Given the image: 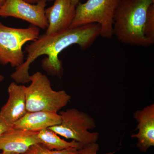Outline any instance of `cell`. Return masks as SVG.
<instances>
[{
	"label": "cell",
	"mask_w": 154,
	"mask_h": 154,
	"mask_svg": "<svg viewBox=\"0 0 154 154\" xmlns=\"http://www.w3.org/2000/svg\"><path fill=\"white\" fill-rule=\"evenodd\" d=\"M101 28L97 23H91L62 32L39 35L25 48L27 57L22 65L16 68L11 78L17 84L30 82L29 69L30 64L42 55H47L42 61V69L48 75L61 78L63 73L61 61L58 55L64 50L73 45H78L82 50L88 49L100 36Z\"/></svg>",
	"instance_id": "1"
},
{
	"label": "cell",
	"mask_w": 154,
	"mask_h": 154,
	"mask_svg": "<svg viewBox=\"0 0 154 154\" xmlns=\"http://www.w3.org/2000/svg\"><path fill=\"white\" fill-rule=\"evenodd\" d=\"M154 0H121L114 14L113 32L119 41L130 45L148 47L143 28L149 7Z\"/></svg>",
	"instance_id": "2"
},
{
	"label": "cell",
	"mask_w": 154,
	"mask_h": 154,
	"mask_svg": "<svg viewBox=\"0 0 154 154\" xmlns=\"http://www.w3.org/2000/svg\"><path fill=\"white\" fill-rule=\"evenodd\" d=\"M31 83L25 86L27 112H56L66 106L71 96L66 91H54L47 76L39 72L30 75Z\"/></svg>",
	"instance_id": "3"
},
{
	"label": "cell",
	"mask_w": 154,
	"mask_h": 154,
	"mask_svg": "<svg viewBox=\"0 0 154 154\" xmlns=\"http://www.w3.org/2000/svg\"><path fill=\"white\" fill-rule=\"evenodd\" d=\"M121 0H87L76 6L75 15L69 28L97 23L101 28L100 36L112 38L113 19L116 10Z\"/></svg>",
	"instance_id": "4"
},
{
	"label": "cell",
	"mask_w": 154,
	"mask_h": 154,
	"mask_svg": "<svg viewBox=\"0 0 154 154\" xmlns=\"http://www.w3.org/2000/svg\"><path fill=\"white\" fill-rule=\"evenodd\" d=\"M40 29L31 25L28 28H11L0 21V64H10L15 68L25 62L23 45L39 36Z\"/></svg>",
	"instance_id": "5"
},
{
	"label": "cell",
	"mask_w": 154,
	"mask_h": 154,
	"mask_svg": "<svg viewBox=\"0 0 154 154\" xmlns=\"http://www.w3.org/2000/svg\"><path fill=\"white\" fill-rule=\"evenodd\" d=\"M60 124L49 127L57 134L79 143L82 145L96 143L99 138L98 132H91L89 130L96 127L94 119L88 114L75 108L59 112Z\"/></svg>",
	"instance_id": "6"
},
{
	"label": "cell",
	"mask_w": 154,
	"mask_h": 154,
	"mask_svg": "<svg viewBox=\"0 0 154 154\" xmlns=\"http://www.w3.org/2000/svg\"><path fill=\"white\" fill-rule=\"evenodd\" d=\"M46 6L44 1L32 4L24 0H5L0 8V17L22 19L39 29L46 30L48 23L45 15Z\"/></svg>",
	"instance_id": "7"
},
{
	"label": "cell",
	"mask_w": 154,
	"mask_h": 154,
	"mask_svg": "<svg viewBox=\"0 0 154 154\" xmlns=\"http://www.w3.org/2000/svg\"><path fill=\"white\" fill-rule=\"evenodd\" d=\"M76 6L71 0H54L53 5L45 9L48 26L45 34L52 35L69 28L75 15Z\"/></svg>",
	"instance_id": "8"
},
{
	"label": "cell",
	"mask_w": 154,
	"mask_h": 154,
	"mask_svg": "<svg viewBox=\"0 0 154 154\" xmlns=\"http://www.w3.org/2000/svg\"><path fill=\"white\" fill-rule=\"evenodd\" d=\"M38 132L12 127L0 136V151L24 154L31 146L39 143Z\"/></svg>",
	"instance_id": "9"
},
{
	"label": "cell",
	"mask_w": 154,
	"mask_h": 154,
	"mask_svg": "<svg viewBox=\"0 0 154 154\" xmlns=\"http://www.w3.org/2000/svg\"><path fill=\"white\" fill-rule=\"evenodd\" d=\"M137 121L138 132L131 137L137 140V146L141 152H146L154 146V104L137 110L134 114Z\"/></svg>",
	"instance_id": "10"
},
{
	"label": "cell",
	"mask_w": 154,
	"mask_h": 154,
	"mask_svg": "<svg viewBox=\"0 0 154 154\" xmlns=\"http://www.w3.org/2000/svg\"><path fill=\"white\" fill-rule=\"evenodd\" d=\"M9 98L0 110V116L13 125L27 113L25 86L19 85L15 82L8 88Z\"/></svg>",
	"instance_id": "11"
},
{
	"label": "cell",
	"mask_w": 154,
	"mask_h": 154,
	"mask_svg": "<svg viewBox=\"0 0 154 154\" xmlns=\"http://www.w3.org/2000/svg\"><path fill=\"white\" fill-rule=\"evenodd\" d=\"M61 118L56 112L47 111L27 112L13 124L14 128L38 132L60 124Z\"/></svg>",
	"instance_id": "12"
},
{
	"label": "cell",
	"mask_w": 154,
	"mask_h": 154,
	"mask_svg": "<svg viewBox=\"0 0 154 154\" xmlns=\"http://www.w3.org/2000/svg\"><path fill=\"white\" fill-rule=\"evenodd\" d=\"M37 137L39 143L50 150H61L70 148L80 149L83 147L82 144L76 141L68 142L62 139L49 128L38 131Z\"/></svg>",
	"instance_id": "13"
},
{
	"label": "cell",
	"mask_w": 154,
	"mask_h": 154,
	"mask_svg": "<svg viewBox=\"0 0 154 154\" xmlns=\"http://www.w3.org/2000/svg\"><path fill=\"white\" fill-rule=\"evenodd\" d=\"M79 149L75 148L56 150H50L40 143L33 145L23 154H79Z\"/></svg>",
	"instance_id": "14"
},
{
	"label": "cell",
	"mask_w": 154,
	"mask_h": 154,
	"mask_svg": "<svg viewBox=\"0 0 154 154\" xmlns=\"http://www.w3.org/2000/svg\"><path fill=\"white\" fill-rule=\"evenodd\" d=\"M143 34L146 38L152 44L154 43V4L149 7L143 28Z\"/></svg>",
	"instance_id": "15"
},
{
	"label": "cell",
	"mask_w": 154,
	"mask_h": 154,
	"mask_svg": "<svg viewBox=\"0 0 154 154\" xmlns=\"http://www.w3.org/2000/svg\"><path fill=\"white\" fill-rule=\"evenodd\" d=\"M99 145L96 143L88 144L78 149L79 154H97ZM115 152H110L105 154H114Z\"/></svg>",
	"instance_id": "16"
},
{
	"label": "cell",
	"mask_w": 154,
	"mask_h": 154,
	"mask_svg": "<svg viewBox=\"0 0 154 154\" xmlns=\"http://www.w3.org/2000/svg\"><path fill=\"white\" fill-rule=\"evenodd\" d=\"M4 118L0 116V136L13 127Z\"/></svg>",
	"instance_id": "17"
},
{
	"label": "cell",
	"mask_w": 154,
	"mask_h": 154,
	"mask_svg": "<svg viewBox=\"0 0 154 154\" xmlns=\"http://www.w3.org/2000/svg\"><path fill=\"white\" fill-rule=\"evenodd\" d=\"M25 2L32 4H36V3L39 2H42V1H44L46 2H50V1H52V0H24Z\"/></svg>",
	"instance_id": "18"
},
{
	"label": "cell",
	"mask_w": 154,
	"mask_h": 154,
	"mask_svg": "<svg viewBox=\"0 0 154 154\" xmlns=\"http://www.w3.org/2000/svg\"><path fill=\"white\" fill-rule=\"evenodd\" d=\"M81 1H82V0H71L72 4L76 6H77V5H78L79 3Z\"/></svg>",
	"instance_id": "19"
},
{
	"label": "cell",
	"mask_w": 154,
	"mask_h": 154,
	"mask_svg": "<svg viewBox=\"0 0 154 154\" xmlns=\"http://www.w3.org/2000/svg\"><path fill=\"white\" fill-rule=\"evenodd\" d=\"M0 154H20L16 153L10 152H2Z\"/></svg>",
	"instance_id": "20"
},
{
	"label": "cell",
	"mask_w": 154,
	"mask_h": 154,
	"mask_svg": "<svg viewBox=\"0 0 154 154\" xmlns=\"http://www.w3.org/2000/svg\"><path fill=\"white\" fill-rule=\"evenodd\" d=\"M4 79H5V77L2 75L0 74V82H2Z\"/></svg>",
	"instance_id": "21"
},
{
	"label": "cell",
	"mask_w": 154,
	"mask_h": 154,
	"mask_svg": "<svg viewBox=\"0 0 154 154\" xmlns=\"http://www.w3.org/2000/svg\"><path fill=\"white\" fill-rule=\"evenodd\" d=\"M5 0H0V8L2 6Z\"/></svg>",
	"instance_id": "22"
}]
</instances>
